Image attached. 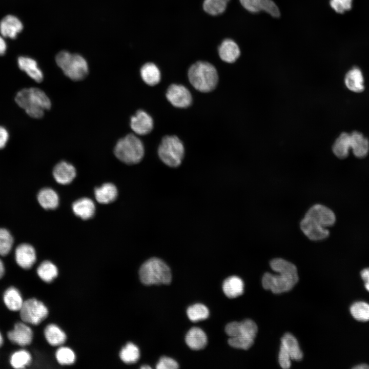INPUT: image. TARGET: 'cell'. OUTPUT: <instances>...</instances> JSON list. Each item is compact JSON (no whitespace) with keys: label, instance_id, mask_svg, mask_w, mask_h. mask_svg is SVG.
<instances>
[{"label":"cell","instance_id":"48","mask_svg":"<svg viewBox=\"0 0 369 369\" xmlns=\"http://www.w3.org/2000/svg\"><path fill=\"white\" fill-rule=\"evenodd\" d=\"M5 273L4 264L2 260L0 259V279L4 276Z\"/></svg>","mask_w":369,"mask_h":369},{"label":"cell","instance_id":"7","mask_svg":"<svg viewBox=\"0 0 369 369\" xmlns=\"http://www.w3.org/2000/svg\"><path fill=\"white\" fill-rule=\"evenodd\" d=\"M158 154L165 165L176 168L181 164L184 157L183 145L176 136H166L158 147Z\"/></svg>","mask_w":369,"mask_h":369},{"label":"cell","instance_id":"24","mask_svg":"<svg viewBox=\"0 0 369 369\" xmlns=\"http://www.w3.org/2000/svg\"><path fill=\"white\" fill-rule=\"evenodd\" d=\"M244 284L241 278L236 276H230L224 280L222 289L229 298H236L242 294Z\"/></svg>","mask_w":369,"mask_h":369},{"label":"cell","instance_id":"40","mask_svg":"<svg viewBox=\"0 0 369 369\" xmlns=\"http://www.w3.org/2000/svg\"><path fill=\"white\" fill-rule=\"evenodd\" d=\"M353 0H330L331 7L337 13H343L352 8Z\"/></svg>","mask_w":369,"mask_h":369},{"label":"cell","instance_id":"34","mask_svg":"<svg viewBox=\"0 0 369 369\" xmlns=\"http://www.w3.org/2000/svg\"><path fill=\"white\" fill-rule=\"evenodd\" d=\"M350 312L353 317L360 321L369 320V304L363 302H356L350 308Z\"/></svg>","mask_w":369,"mask_h":369},{"label":"cell","instance_id":"10","mask_svg":"<svg viewBox=\"0 0 369 369\" xmlns=\"http://www.w3.org/2000/svg\"><path fill=\"white\" fill-rule=\"evenodd\" d=\"M305 216L325 228L333 225L336 221L334 213L327 207L321 204L312 206Z\"/></svg>","mask_w":369,"mask_h":369},{"label":"cell","instance_id":"37","mask_svg":"<svg viewBox=\"0 0 369 369\" xmlns=\"http://www.w3.org/2000/svg\"><path fill=\"white\" fill-rule=\"evenodd\" d=\"M227 3L224 0H204L203 8L207 13L217 15L225 10Z\"/></svg>","mask_w":369,"mask_h":369},{"label":"cell","instance_id":"31","mask_svg":"<svg viewBox=\"0 0 369 369\" xmlns=\"http://www.w3.org/2000/svg\"><path fill=\"white\" fill-rule=\"evenodd\" d=\"M38 276L45 282H51L58 275V270L55 265L49 261H44L37 269Z\"/></svg>","mask_w":369,"mask_h":369},{"label":"cell","instance_id":"1","mask_svg":"<svg viewBox=\"0 0 369 369\" xmlns=\"http://www.w3.org/2000/svg\"><path fill=\"white\" fill-rule=\"evenodd\" d=\"M270 264L271 269L279 274L265 273L262 279L263 288L271 290L274 294L292 290L299 280L296 266L286 260L278 258L272 259Z\"/></svg>","mask_w":369,"mask_h":369},{"label":"cell","instance_id":"16","mask_svg":"<svg viewBox=\"0 0 369 369\" xmlns=\"http://www.w3.org/2000/svg\"><path fill=\"white\" fill-rule=\"evenodd\" d=\"M23 28V26L20 20L12 15L6 16L0 22V32L5 37L15 38Z\"/></svg>","mask_w":369,"mask_h":369},{"label":"cell","instance_id":"32","mask_svg":"<svg viewBox=\"0 0 369 369\" xmlns=\"http://www.w3.org/2000/svg\"><path fill=\"white\" fill-rule=\"evenodd\" d=\"M14 242V238L11 232L5 228L0 227V255L5 256L8 255L12 250Z\"/></svg>","mask_w":369,"mask_h":369},{"label":"cell","instance_id":"41","mask_svg":"<svg viewBox=\"0 0 369 369\" xmlns=\"http://www.w3.org/2000/svg\"><path fill=\"white\" fill-rule=\"evenodd\" d=\"M241 5L248 11L257 13L261 11L262 0H239Z\"/></svg>","mask_w":369,"mask_h":369},{"label":"cell","instance_id":"27","mask_svg":"<svg viewBox=\"0 0 369 369\" xmlns=\"http://www.w3.org/2000/svg\"><path fill=\"white\" fill-rule=\"evenodd\" d=\"M140 75L148 85L154 86L160 80V72L157 66L152 63H147L140 69Z\"/></svg>","mask_w":369,"mask_h":369},{"label":"cell","instance_id":"35","mask_svg":"<svg viewBox=\"0 0 369 369\" xmlns=\"http://www.w3.org/2000/svg\"><path fill=\"white\" fill-rule=\"evenodd\" d=\"M187 314L190 320L195 322L207 318L209 311L204 305L196 303L188 308Z\"/></svg>","mask_w":369,"mask_h":369},{"label":"cell","instance_id":"39","mask_svg":"<svg viewBox=\"0 0 369 369\" xmlns=\"http://www.w3.org/2000/svg\"><path fill=\"white\" fill-rule=\"evenodd\" d=\"M254 339L243 336L230 337L228 339L229 344L233 347L248 350L254 344Z\"/></svg>","mask_w":369,"mask_h":369},{"label":"cell","instance_id":"12","mask_svg":"<svg viewBox=\"0 0 369 369\" xmlns=\"http://www.w3.org/2000/svg\"><path fill=\"white\" fill-rule=\"evenodd\" d=\"M16 262L24 269H29L35 263L36 254L34 247L28 243L17 245L14 251Z\"/></svg>","mask_w":369,"mask_h":369},{"label":"cell","instance_id":"42","mask_svg":"<svg viewBox=\"0 0 369 369\" xmlns=\"http://www.w3.org/2000/svg\"><path fill=\"white\" fill-rule=\"evenodd\" d=\"M156 367L157 369H175L178 367V364L172 358L163 356L160 358Z\"/></svg>","mask_w":369,"mask_h":369},{"label":"cell","instance_id":"43","mask_svg":"<svg viewBox=\"0 0 369 369\" xmlns=\"http://www.w3.org/2000/svg\"><path fill=\"white\" fill-rule=\"evenodd\" d=\"M291 357L282 345H280L279 353V363L280 366L284 369H288L291 366Z\"/></svg>","mask_w":369,"mask_h":369},{"label":"cell","instance_id":"49","mask_svg":"<svg viewBox=\"0 0 369 369\" xmlns=\"http://www.w3.org/2000/svg\"><path fill=\"white\" fill-rule=\"evenodd\" d=\"M353 368L355 369H368L369 368V365L366 364H359L358 365H356L353 367Z\"/></svg>","mask_w":369,"mask_h":369},{"label":"cell","instance_id":"8","mask_svg":"<svg viewBox=\"0 0 369 369\" xmlns=\"http://www.w3.org/2000/svg\"><path fill=\"white\" fill-rule=\"evenodd\" d=\"M19 311L22 320L33 325L39 324L48 315V310L45 305L35 298L24 301Z\"/></svg>","mask_w":369,"mask_h":369},{"label":"cell","instance_id":"50","mask_svg":"<svg viewBox=\"0 0 369 369\" xmlns=\"http://www.w3.org/2000/svg\"><path fill=\"white\" fill-rule=\"evenodd\" d=\"M3 343V339L2 337V336L0 333V347L2 345Z\"/></svg>","mask_w":369,"mask_h":369},{"label":"cell","instance_id":"5","mask_svg":"<svg viewBox=\"0 0 369 369\" xmlns=\"http://www.w3.org/2000/svg\"><path fill=\"white\" fill-rule=\"evenodd\" d=\"M144 147L141 140L136 135L130 134L119 139L114 148L116 157L128 165L139 162L144 156Z\"/></svg>","mask_w":369,"mask_h":369},{"label":"cell","instance_id":"4","mask_svg":"<svg viewBox=\"0 0 369 369\" xmlns=\"http://www.w3.org/2000/svg\"><path fill=\"white\" fill-rule=\"evenodd\" d=\"M141 282L145 285L168 284L172 275L169 266L161 259L153 257L146 261L139 271Z\"/></svg>","mask_w":369,"mask_h":369},{"label":"cell","instance_id":"2","mask_svg":"<svg viewBox=\"0 0 369 369\" xmlns=\"http://www.w3.org/2000/svg\"><path fill=\"white\" fill-rule=\"evenodd\" d=\"M15 101L26 113L33 118H40L45 110H49L51 102L46 93L37 88L30 87L19 90Z\"/></svg>","mask_w":369,"mask_h":369},{"label":"cell","instance_id":"6","mask_svg":"<svg viewBox=\"0 0 369 369\" xmlns=\"http://www.w3.org/2000/svg\"><path fill=\"white\" fill-rule=\"evenodd\" d=\"M55 61L64 73L73 80H82L88 73V64L79 54L63 51L57 54Z\"/></svg>","mask_w":369,"mask_h":369},{"label":"cell","instance_id":"51","mask_svg":"<svg viewBox=\"0 0 369 369\" xmlns=\"http://www.w3.org/2000/svg\"><path fill=\"white\" fill-rule=\"evenodd\" d=\"M141 368H142V369H145V368H151V367L149 366H148V365H145L142 366L141 367Z\"/></svg>","mask_w":369,"mask_h":369},{"label":"cell","instance_id":"45","mask_svg":"<svg viewBox=\"0 0 369 369\" xmlns=\"http://www.w3.org/2000/svg\"><path fill=\"white\" fill-rule=\"evenodd\" d=\"M9 134L7 129L0 126V150L4 148L8 143Z\"/></svg>","mask_w":369,"mask_h":369},{"label":"cell","instance_id":"3","mask_svg":"<svg viewBox=\"0 0 369 369\" xmlns=\"http://www.w3.org/2000/svg\"><path fill=\"white\" fill-rule=\"evenodd\" d=\"M188 78L195 89L203 93L213 90L218 81L215 67L211 64L203 61H197L190 67Z\"/></svg>","mask_w":369,"mask_h":369},{"label":"cell","instance_id":"44","mask_svg":"<svg viewBox=\"0 0 369 369\" xmlns=\"http://www.w3.org/2000/svg\"><path fill=\"white\" fill-rule=\"evenodd\" d=\"M225 331L230 337L237 336L240 331V322L234 321L228 323L225 326Z\"/></svg>","mask_w":369,"mask_h":369},{"label":"cell","instance_id":"47","mask_svg":"<svg viewBox=\"0 0 369 369\" xmlns=\"http://www.w3.org/2000/svg\"><path fill=\"white\" fill-rule=\"evenodd\" d=\"M7 49V45L4 38L0 36V55H3L5 53Z\"/></svg>","mask_w":369,"mask_h":369},{"label":"cell","instance_id":"30","mask_svg":"<svg viewBox=\"0 0 369 369\" xmlns=\"http://www.w3.org/2000/svg\"><path fill=\"white\" fill-rule=\"evenodd\" d=\"M4 301L8 309L13 311H19L24 303L19 292L13 286L5 291Z\"/></svg>","mask_w":369,"mask_h":369},{"label":"cell","instance_id":"36","mask_svg":"<svg viewBox=\"0 0 369 369\" xmlns=\"http://www.w3.org/2000/svg\"><path fill=\"white\" fill-rule=\"evenodd\" d=\"M31 361V356L29 352L22 350L15 352L10 358V363L15 368H22L28 365Z\"/></svg>","mask_w":369,"mask_h":369},{"label":"cell","instance_id":"26","mask_svg":"<svg viewBox=\"0 0 369 369\" xmlns=\"http://www.w3.org/2000/svg\"><path fill=\"white\" fill-rule=\"evenodd\" d=\"M281 345L289 353L291 359L300 361L303 357V353L299 346L295 337L289 333H285L281 339Z\"/></svg>","mask_w":369,"mask_h":369},{"label":"cell","instance_id":"9","mask_svg":"<svg viewBox=\"0 0 369 369\" xmlns=\"http://www.w3.org/2000/svg\"><path fill=\"white\" fill-rule=\"evenodd\" d=\"M166 97L173 106L179 108H187L192 102L190 91L181 85H171L167 89Z\"/></svg>","mask_w":369,"mask_h":369},{"label":"cell","instance_id":"21","mask_svg":"<svg viewBox=\"0 0 369 369\" xmlns=\"http://www.w3.org/2000/svg\"><path fill=\"white\" fill-rule=\"evenodd\" d=\"M351 136V149L355 156L364 157L369 151V142L361 133L353 132Z\"/></svg>","mask_w":369,"mask_h":369},{"label":"cell","instance_id":"15","mask_svg":"<svg viewBox=\"0 0 369 369\" xmlns=\"http://www.w3.org/2000/svg\"><path fill=\"white\" fill-rule=\"evenodd\" d=\"M76 172L74 167L66 162L61 161L54 168L53 175L57 182L67 184L71 182L76 176Z\"/></svg>","mask_w":369,"mask_h":369},{"label":"cell","instance_id":"14","mask_svg":"<svg viewBox=\"0 0 369 369\" xmlns=\"http://www.w3.org/2000/svg\"><path fill=\"white\" fill-rule=\"evenodd\" d=\"M32 337L33 332L30 327L22 322L16 323L14 329L8 333L9 339L13 343L20 346L30 344Z\"/></svg>","mask_w":369,"mask_h":369},{"label":"cell","instance_id":"19","mask_svg":"<svg viewBox=\"0 0 369 369\" xmlns=\"http://www.w3.org/2000/svg\"><path fill=\"white\" fill-rule=\"evenodd\" d=\"M74 213L83 219L86 220L91 218L95 213V206L93 201L89 198H80L72 204Z\"/></svg>","mask_w":369,"mask_h":369},{"label":"cell","instance_id":"29","mask_svg":"<svg viewBox=\"0 0 369 369\" xmlns=\"http://www.w3.org/2000/svg\"><path fill=\"white\" fill-rule=\"evenodd\" d=\"M44 334L47 341L52 346L61 345L66 340L65 332L54 324L48 325L45 329Z\"/></svg>","mask_w":369,"mask_h":369},{"label":"cell","instance_id":"18","mask_svg":"<svg viewBox=\"0 0 369 369\" xmlns=\"http://www.w3.org/2000/svg\"><path fill=\"white\" fill-rule=\"evenodd\" d=\"M218 54L223 61L232 63L239 57L240 51L235 41L231 39H225L222 41L218 48Z\"/></svg>","mask_w":369,"mask_h":369},{"label":"cell","instance_id":"28","mask_svg":"<svg viewBox=\"0 0 369 369\" xmlns=\"http://www.w3.org/2000/svg\"><path fill=\"white\" fill-rule=\"evenodd\" d=\"M332 149L337 157L341 159L346 157L351 149L350 134L345 132L341 133L334 142Z\"/></svg>","mask_w":369,"mask_h":369},{"label":"cell","instance_id":"23","mask_svg":"<svg viewBox=\"0 0 369 369\" xmlns=\"http://www.w3.org/2000/svg\"><path fill=\"white\" fill-rule=\"evenodd\" d=\"M37 199L40 206L46 210L56 209L59 202V198L56 192L49 188L41 189L37 195Z\"/></svg>","mask_w":369,"mask_h":369},{"label":"cell","instance_id":"13","mask_svg":"<svg viewBox=\"0 0 369 369\" xmlns=\"http://www.w3.org/2000/svg\"><path fill=\"white\" fill-rule=\"evenodd\" d=\"M132 130L137 134L145 135L151 132L153 128L152 117L146 111L138 110L130 120Z\"/></svg>","mask_w":369,"mask_h":369},{"label":"cell","instance_id":"11","mask_svg":"<svg viewBox=\"0 0 369 369\" xmlns=\"http://www.w3.org/2000/svg\"><path fill=\"white\" fill-rule=\"evenodd\" d=\"M300 227L303 234L311 240H322L326 238L330 234L326 228L305 215L300 221Z\"/></svg>","mask_w":369,"mask_h":369},{"label":"cell","instance_id":"20","mask_svg":"<svg viewBox=\"0 0 369 369\" xmlns=\"http://www.w3.org/2000/svg\"><path fill=\"white\" fill-rule=\"evenodd\" d=\"M186 342L188 346L194 350L204 348L207 343V337L205 333L200 328L192 327L186 336Z\"/></svg>","mask_w":369,"mask_h":369},{"label":"cell","instance_id":"38","mask_svg":"<svg viewBox=\"0 0 369 369\" xmlns=\"http://www.w3.org/2000/svg\"><path fill=\"white\" fill-rule=\"evenodd\" d=\"M56 358L59 363L62 365L73 364L75 360L74 352L68 347H60L56 352Z\"/></svg>","mask_w":369,"mask_h":369},{"label":"cell","instance_id":"46","mask_svg":"<svg viewBox=\"0 0 369 369\" xmlns=\"http://www.w3.org/2000/svg\"><path fill=\"white\" fill-rule=\"evenodd\" d=\"M361 276L364 281L365 289L369 292V268L364 269L361 272Z\"/></svg>","mask_w":369,"mask_h":369},{"label":"cell","instance_id":"17","mask_svg":"<svg viewBox=\"0 0 369 369\" xmlns=\"http://www.w3.org/2000/svg\"><path fill=\"white\" fill-rule=\"evenodd\" d=\"M17 64L19 69L34 81L37 83L43 81V73L34 59L27 56H20L18 58Z\"/></svg>","mask_w":369,"mask_h":369},{"label":"cell","instance_id":"22","mask_svg":"<svg viewBox=\"0 0 369 369\" xmlns=\"http://www.w3.org/2000/svg\"><path fill=\"white\" fill-rule=\"evenodd\" d=\"M345 84L351 91L359 93L364 90V79L361 71L357 67L351 69L345 76Z\"/></svg>","mask_w":369,"mask_h":369},{"label":"cell","instance_id":"52","mask_svg":"<svg viewBox=\"0 0 369 369\" xmlns=\"http://www.w3.org/2000/svg\"><path fill=\"white\" fill-rule=\"evenodd\" d=\"M224 1H226L227 2H228L230 0H224Z\"/></svg>","mask_w":369,"mask_h":369},{"label":"cell","instance_id":"25","mask_svg":"<svg viewBox=\"0 0 369 369\" xmlns=\"http://www.w3.org/2000/svg\"><path fill=\"white\" fill-rule=\"evenodd\" d=\"M94 194L96 200L102 204L109 203L116 198L117 190L114 184L106 183L101 186L95 188Z\"/></svg>","mask_w":369,"mask_h":369},{"label":"cell","instance_id":"33","mask_svg":"<svg viewBox=\"0 0 369 369\" xmlns=\"http://www.w3.org/2000/svg\"><path fill=\"white\" fill-rule=\"evenodd\" d=\"M121 360L126 363L130 364L136 362L140 356L139 350L134 344L128 343L120 352Z\"/></svg>","mask_w":369,"mask_h":369}]
</instances>
